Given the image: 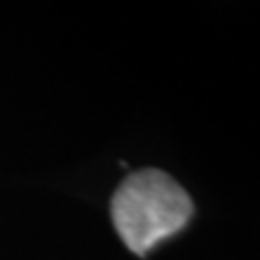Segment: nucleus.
<instances>
[{"label":"nucleus","instance_id":"nucleus-1","mask_svg":"<svg viewBox=\"0 0 260 260\" xmlns=\"http://www.w3.org/2000/svg\"><path fill=\"white\" fill-rule=\"evenodd\" d=\"M193 213L189 193L160 169L130 174L111 200L113 225L124 245L137 256H148L158 243L182 232Z\"/></svg>","mask_w":260,"mask_h":260}]
</instances>
